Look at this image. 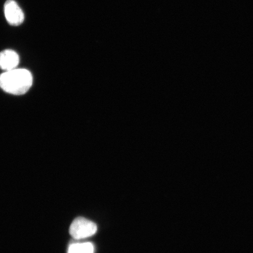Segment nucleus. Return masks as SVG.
<instances>
[{
  "label": "nucleus",
  "mask_w": 253,
  "mask_h": 253,
  "mask_svg": "<svg viewBox=\"0 0 253 253\" xmlns=\"http://www.w3.org/2000/svg\"><path fill=\"white\" fill-rule=\"evenodd\" d=\"M31 73L25 69H15L0 75V87L9 94L26 93L33 85Z\"/></svg>",
  "instance_id": "obj_1"
},
{
  "label": "nucleus",
  "mask_w": 253,
  "mask_h": 253,
  "mask_svg": "<svg viewBox=\"0 0 253 253\" xmlns=\"http://www.w3.org/2000/svg\"><path fill=\"white\" fill-rule=\"evenodd\" d=\"M97 230V225L93 221L84 217H78L72 223L69 233L74 239H81L93 236Z\"/></svg>",
  "instance_id": "obj_2"
},
{
  "label": "nucleus",
  "mask_w": 253,
  "mask_h": 253,
  "mask_svg": "<svg viewBox=\"0 0 253 253\" xmlns=\"http://www.w3.org/2000/svg\"><path fill=\"white\" fill-rule=\"evenodd\" d=\"M4 9L5 18L9 24L18 26L23 23L24 12L14 0H7L5 3Z\"/></svg>",
  "instance_id": "obj_3"
},
{
  "label": "nucleus",
  "mask_w": 253,
  "mask_h": 253,
  "mask_svg": "<svg viewBox=\"0 0 253 253\" xmlns=\"http://www.w3.org/2000/svg\"><path fill=\"white\" fill-rule=\"evenodd\" d=\"M20 63L18 53L11 49H6L0 52V68L5 72L17 69Z\"/></svg>",
  "instance_id": "obj_4"
},
{
  "label": "nucleus",
  "mask_w": 253,
  "mask_h": 253,
  "mask_svg": "<svg viewBox=\"0 0 253 253\" xmlns=\"http://www.w3.org/2000/svg\"><path fill=\"white\" fill-rule=\"evenodd\" d=\"M94 246L90 243H74L69 246L68 253H93Z\"/></svg>",
  "instance_id": "obj_5"
}]
</instances>
